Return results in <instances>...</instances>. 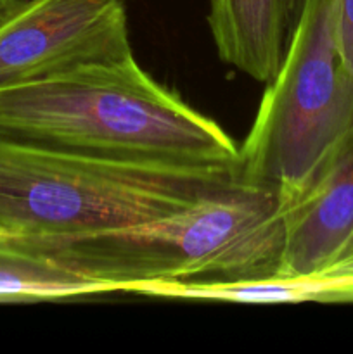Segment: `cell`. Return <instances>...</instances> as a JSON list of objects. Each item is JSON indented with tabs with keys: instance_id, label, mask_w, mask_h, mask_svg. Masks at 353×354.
<instances>
[{
	"instance_id": "ba28073f",
	"label": "cell",
	"mask_w": 353,
	"mask_h": 354,
	"mask_svg": "<svg viewBox=\"0 0 353 354\" xmlns=\"http://www.w3.org/2000/svg\"><path fill=\"white\" fill-rule=\"evenodd\" d=\"M118 292L12 241H0V304L47 303Z\"/></svg>"
},
{
	"instance_id": "7c38bea8",
	"label": "cell",
	"mask_w": 353,
	"mask_h": 354,
	"mask_svg": "<svg viewBox=\"0 0 353 354\" xmlns=\"http://www.w3.org/2000/svg\"><path fill=\"white\" fill-rule=\"evenodd\" d=\"M289 3V24H291V31L293 28L296 26L298 19H300L301 12H303V7L307 3V0H287Z\"/></svg>"
},
{
	"instance_id": "52a82bcc",
	"label": "cell",
	"mask_w": 353,
	"mask_h": 354,
	"mask_svg": "<svg viewBox=\"0 0 353 354\" xmlns=\"http://www.w3.org/2000/svg\"><path fill=\"white\" fill-rule=\"evenodd\" d=\"M208 23L221 61L256 82L275 76L291 37L287 0H210Z\"/></svg>"
},
{
	"instance_id": "30bf717a",
	"label": "cell",
	"mask_w": 353,
	"mask_h": 354,
	"mask_svg": "<svg viewBox=\"0 0 353 354\" xmlns=\"http://www.w3.org/2000/svg\"><path fill=\"white\" fill-rule=\"evenodd\" d=\"M318 275L334 280L341 292L343 304L353 303V237L350 239L339 258Z\"/></svg>"
},
{
	"instance_id": "3957f363",
	"label": "cell",
	"mask_w": 353,
	"mask_h": 354,
	"mask_svg": "<svg viewBox=\"0 0 353 354\" xmlns=\"http://www.w3.org/2000/svg\"><path fill=\"white\" fill-rule=\"evenodd\" d=\"M239 183V165L99 158L0 135V241L141 223Z\"/></svg>"
},
{
	"instance_id": "277c9868",
	"label": "cell",
	"mask_w": 353,
	"mask_h": 354,
	"mask_svg": "<svg viewBox=\"0 0 353 354\" xmlns=\"http://www.w3.org/2000/svg\"><path fill=\"white\" fill-rule=\"evenodd\" d=\"M352 130L353 73L339 57L332 0H307L239 147V182L284 211Z\"/></svg>"
},
{
	"instance_id": "5b68a950",
	"label": "cell",
	"mask_w": 353,
	"mask_h": 354,
	"mask_svg": "<svg viewBox=\"0 0 353 354\" xmlns=\"http://www.w3.org/2000/svg\"><path fill=\"white\" fill-rule=\"evenodd\" d=\"M130 54L123 0H24L0 24V86Z\"/></svg>"
},
{
	"instance_id": "8fae6325",
	"label": "cell",
	"mask_w": 353,
	"mask_h": 354,
	"mask_svg": "<svg viewBox=\"0 0 353 354\" xmlns=\"http://www.w3.org/2000/svg\"><path fill=\"white\" fill-rule=\"evenodd\" d=\"M24 0H0V24L6 23L21 6Z\"/></svg>"
},
{
	"instance_id": "9c48e42d",
	"label": "cell",
	"mask_w": 353,
	"mask_h": 354,
	"mask_svg": "<svg viewBox=\"0 0 353 354\" xmlns=\"http://www.w3.org/2000/svg\"><path fill=\"white\" fill-rule=\"evenodd\" d=\"M332 26L339 57L353 73V0H332Z\"/></svg>"
},
{
	"instance_id": "6da1fadb",
	"label": "cell",
	"mask_w": 353,
	"mask_h": 354,
	"mask_svg": "<svg viewBox=\"0 0 353 354\" xmlns=\"http://www.w3.org/2000/svg\"><path fill=\"white\" fill-rule=\"evenodd\" d=\"M0 135L99 158L239 165L237 142L134 54L0 86Z\"/></svg>"
},
{
	"instance_id": "7a4b0ae2",
	"label": "cell",
	"mask_w": 353,
	"mask_h": 354,
	"mask_svg": "<svg viewBox=\"0 0 353 354\" xmlns=\"http://www.w3.org/2000/svg\"><path fill=\"white\" fill-rule=\"evenodd\" d=\"M12 242L128 292L138 283L273 277L284 216L273 194L239 182L141 223Z\"/></svg>"
},
{
	"instance_id": "8992f818",
	"label": "cell",
	"mask_w": 353,
	"mask_h": 354,
	"mask_svg": "<svg viewBox=\"0 0 353 354\" xmlns=\"http://www.w3.org/2000/svg\"><path fill=\"white\" fill-rule=\"evenodd\" d=\"M284 248L275 277L318 275L353 237V130L282 211Z\"/></svg>"
}]
</instances>
